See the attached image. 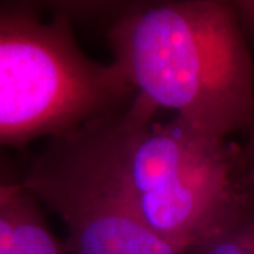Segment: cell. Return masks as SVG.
I'll use <instances>...</instances> for the list:
<instances>
[{"label": "cell", "mask_w": 254, "mask_h": 254, "mask_svg": "<svg viewBox=\"0 0 254 254\" xmlns=\"http://www.w3.org/2000/svg\"><path fill=\"white\" fill-rule=\"evenodd\" d=\"M127 83L157 109L227 140L254 125V65L232 1L130 3L108 33Z\"/></svg>", "instance_id": "1"}, {"label": "cell", "mask_w": 254, "mask_h": 254, "mask_svg": "<svg viewBox=\"0 0 254 254\" xmlns=\"http://www.w3.org/2000/svg\"><path fill=\"white\" fill-rule=\"evenodd\" d=\"M134 93L125 110V181L145 226L187 254L250 198L243 151L174 118Z\"/></svg>", "instance_id": "2"}, {"label": "cell", "mask_w": 254, "mask_h": 254, "mask_svg": "<svg viewBox=\"0 0 254 254\" xmlns=\"http://www.w3.org/2000/svg\"><path fill=\"white\" fill-rule=\"evenodd\" d=\"M133 96L115 64L82 51L68 18L0 7V150L63 136Z\"/></svg>", "instance_id": "3"}, {"label": "cell", "mask_w": 254, "mask_h": 254, "mask_svg": "<svg viewBox=\"0 0 254 254\" xmlns=\"http://www.w3.org/2000/svg\"><path fill=\"white\" fill-rule=\"evenodd\" d=\"M127 103L50 138L18 181L63 220L68 254H182L145 226L127 190L122 164Z\"/></svg>", "instance_id": "4"}, {"label": "cell", "mask_w": 254, "mask_h": 254, "mask_svg": "<svg viewBox=\"0 0 254 254\" xmlns=\"http://www.w3.org/2000/svg\"><path fill=\"white\" fill-rule=\"evenodd\" d=\"M0 254H68L47 225L41 203L23 188L0 205Z\"/></svg>", "instance_id": "5"}, {"label": "cell", "mask_w": 254, "mask_h": 254, "mask_svg": "<svg viewBox=\"0 0 254 254\" xmlns=\"http://www.w3.org/2000/svg\"><path fill=\"white\" fill-rule=\"evenodd\" d=\"M187 254H254L253 195Z\"/></svg>", "instance_id": "6"}, {"label": "cell", "mask_w": 254, "mask_h": 254, "mask_svg": "<svg viewBox=\"0 0 254 254\" xmlns=\"http://www.w3.org/2000/svg\"><path fill=\"white\" fill-rule=\"evenodd\" d=\"M235 11H236L237 21L240 28L247 37L254 38V0H240V1H232Z\"/></svg>", "instance_id": "7"}, {"label": "cell", "mask_w": 254, "mask_h": 254, "mask_svg": "<svg viewBox=\"0 0 254 254\" xmlns=\"http://www.w3.org/2000/svg\"><path fill=\"white\" fill-rule=\"evenodd\" d=\"M20 190H21V185H20L18 181H0V205L4 203L7 199H10L13 195H16Z\"/></svg>", "instance_id": "8"}, {"label": "cell", "mask_w": 254, "mask_h": 254, "mask_svg": "<svg viewBox=\"0 0 254 254\" xmlns=\"http://www.w3.org/2000/svg\"><path fill=\"white\" fill-rule=\"evenodd\" d=\"M245 182L247 190H250V193L254 196V158L253 160L245 158Z\"/></svg>", "instance_id": "9"}, {"label": "cell", "mask_w": 254, "mask_h": 254, "mask_svg": "<svg viewBox=\"0 0 254 254\" xmlns=\"http://www.w3.org/2000/svg\"><path fill=\"white\" fill-rule=\"evenodd\" d=\"M250 130H252L250 140H249V143H247V145H246L245 148H242V151H243V157H245L246 160H253L254 158V125Z\"/></svg>", "instance_id": "10"}]
</instances>
